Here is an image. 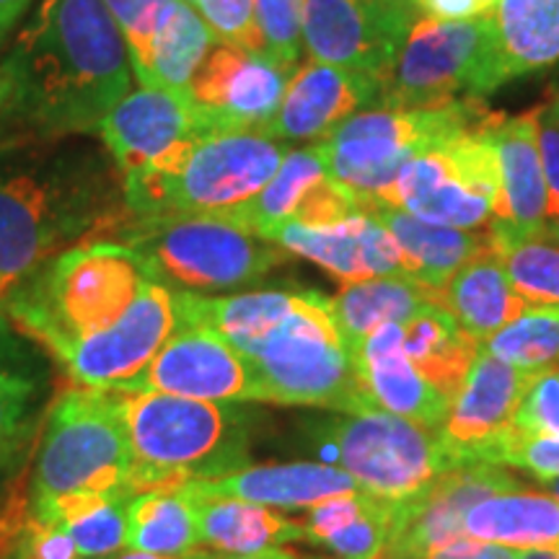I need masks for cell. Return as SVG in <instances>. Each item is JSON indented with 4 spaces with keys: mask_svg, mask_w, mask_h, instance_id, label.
I'll list each match as a JSON object with an SVG mask.
<instances>
[{
    "mask_svg": "<svg viewBox=\"0 0 559 559\" xmlns=\"http://www.w3.org/2000/svg\"><path fill=\"white\" fill-rule=\"evenodd\" d=\"M262 45L272 60L293 70L304 45V0H254Z\"/></svg>",
    "mask_w": 559,
    "mask_h": 559,
    "instance_id": "obj_40",
    "label": "cell"
},
{
    "mask_svg": "<svg viewBox=\"0 0 559 559\" xmlns=\"http://www.w3.org/2000/svg\"><path fill=\"white\" fill-rule=\"evenodd\" d=\"M487 94L559 60V0H498L489 11Z\"/></svg>",
    "mask_w": 559,
    "mask_h": 559,
    "instance_id": "obj_27",
    "label": "cell"
},
{
    "mask_svg": "<svg viewBox=\"0 0 559 559\" xmlns=\"http://www.w3.org/2000/svg\"><path fill=\"white\" fill-rule=\"evenodd\" d=\"M464 534L510 549L559 547V500L523 487L489 495L466 513Z\"/></svg>",
    "mask_w": 559,
    "mask_h": 559,
    "instance_id": "obj_31",
    "label": "cell"
},
{
    "mask_svg": "<svg viewBox=\"0 0 559 559\" xmlns=\"http://www.w3.org/2000/svg\"><path fill=\"white\" fill-rule=\"evenodd\" d=\"M192 498L198 502L200 544L221 555H257L290 542H306L304 523L275 508L228 498H202L194 492Z\"/></svg>",
    "mask_w": 559,
    "mask_h": 559,
    "instance_id": "obj_30",
    "label": "cell"
},
{
    "mask_svg": "<svg viewBox=\"0 0 559 559\" xmlns=\"http://www.w3.org/2000/svg\"><path fill=\"white\" fill-rule=\"evenodd\" d=\"M277 247L304 257L330 272L340 285L362 280L404 275V264L394 239L376 215L360 213L332 226H298L288 223L275 234Z\"/></svg>",
    "mask_w": 559,
    "mask_h": 559,
    "instance_id": "obj_22",
    "label": "cell"
},
{
    "mask_svg": "<svg viewBox=\"0 0 559 559\" xmlns=\"http://www.w3.org/2000/svg\"><path fill=\"white\" fill-rule=\"evenodd\" d=\"M288 148L260 132L205 130L122 177L132 218L223 215L260 194Z\"/></svg>",
    "mask_w": 559,
    "mask_h": 559,
    "instance_id": "obj_5",
    "label": "cell"
},
{
    "mask_svg": "<svg viewBox=\"0 0 559 559\" xmlns=\"http://www.w3.org/2000/svg\"><path fill=\"white\" fill-rule=\"evenodd\" d=\"M73 492L124 502L138 495L130 443L111 391L70 389L47 412L29 506Z\"/></svg>",
    "mask_w": 559,
    "mask_h": 559,
    "instance_id": "obj_9",
    "label": "cell"
},
{
    "mask_svg": "<svg viewBox=\"0 0 559 559\" xmlns=\"http://www.w3.org/2000/svg\"><path fill=\"white\" fill-rule=\"evenodd\" d=\"M428 559H519V549L479 542L464 534L459 539L440 544L438 549L430 551Z\"/></svg>",
    "mask_w": 559,
    "mask_h": 559,
    "instance_id": "obj_47",
    "label": "cell"
},
{
    "mask_svg": "<svg viewBox=\"0 0 559 559\" xmlns=\"http://www.w3.org/2000/svg\"><path fill=\"white\" fill-rule=\"evenodd\" d=\"M218 45L262 52V32L257 24L254 0H200L194 5Z\"/></svg>",
    "mask_w": 559,
    "mask_h": 559,
    "instance_id": "obj_42",
    "label": "cell"
},
{
    "mask_svg": "<svg viewBox=\"0 0 559 559\" xmlns=\"http://www.w3.org/2000/svg\"><path fill=\"white\" fill-rule=\"evenodd\" d=\"M130 52L102 0H41L3 60L5 99L41 132L99 130L130 94Z\"/></svg>",
    "mask_w": 559,
    "mask_h": 559,
    "instance_id": "obj_2",
    "label": "cell"
},
{
    "mask_svg": "<svg viewBox=\"0 0 559 559\" xmlns=\"http://www.w3.org/2000/svg\"><path fill=\"white\" fill-rule=\"evenodd\" d=\"M492 239L515 293L531 306H559V241L547 236H500L495 230Z\"/></svg>",
    "mask_w": 559,
    "mask_h": 559,
    "instance_id": "obj_36",
    "label": "cell"
},
{
    "mask_svg": "<svg viewBox=\"0 0 559 559\" xmlns=\"http://www.w3.org/2000/svg\"><path fill=\"white\" fill-rule=\"evenodd\" d=\"M417 11L436 21H469L487 16L479 0H417Z\"/></svg>",
    "mask_w": 559,
    "mask_h": 559,
    "instance_id": "obj_48",
    "label": "cell"
},
{
    "mask_svg": "<svg viewBox=\"0 0 559 559\" xmlns=\"http://www.w3.org/2000/svg\"><path fill=\"white\" fill-rule=\"evenodd\" d=\"M487 464L515 466L539 481L555 479L559 477V440L526 438L510 428L487 453Z\"/></svg>",
    "mask_w": 559,
    "mask_h": 559,
    "instance_id": "obj_44",
    "label": "cell"
},
{
    "mask_svg": "<svg viewBox=\"0 0 559 559\" xmlns=\"http://www.w3.org/2000/svg\"><path fill=\"white\" fill-rule=\"evenodd\" d=\"M415 19L379 0H304V45L313 62L381 83Z\"/></svg>",
    "mask_w": 559,
    "mask_h": 559,
    "instance_id": "obj_13",
    "label": "cell"
},
{
    "mask_svg": "<svg viewBox=\"0 0 559 559\" xmlns=\"http://www.w3.org/2000/svg\"><path fill=\"white\" fill-rule=\"evenodd\" d=\"M213 45V32L200 13L185 0H171L153 34L148 70L140 83L148 88H190Z\"/></svg>",
    "mask_w": 559,
    "mask_h": 559,
    "instance_id": "obj_35",
    "label": "cell"
},
{
    "mask_svg": "<svg viewBox=\"0 0 559 559\" xmlns=\"http://www.w3.org/2000/svg\"><path fill=\"white\" fill-rule=\"evenodd\" d=\"M16 555L21 559H83L68 528L26 519Z\"/></svg>",
    "mask_w": 559,
    "mask_h": 559,
    "instance_id": "obj_46",
    "label": "cell"
},
{
    "mask_svg": "<svg viewBox=\"0 0 559 559\" xmlns=\"http://www.w3.org/2000/svg\"><path fill=\"white\" fill-rule=\"evenodd\" d=\"M153 280L148 264L122 241H86L45 262L5 300L13 321L62 360L107 332Z\"/></svg>",
    "mask_w": 559,
    "mask_h": 559,
    "instance_id": "obj_3",
    "label": "cell"
},
{
    "mask_svg": "<svg viewBox=\"0 0 559 559\" xmlns=\"http://www.w3.org/2000/svg\"><path fill=\"white\" fill-rule=\"evenodd\" d=\"M519 559H559V547H539V549H519Z\"/></svg>",
    "mask_w": 559,
    "mask_h": 559,
    "instance_id": "obj_51",
    "label": "cell"
},
{
    "mask_svg": "<svg viewBox=\"0 0 559 559\" xmlns=\"http://www.w3.org/2000/svg\"><path fill=\"white\" fill-rule=\"evenodd\" d=\"M187 487L202 498H228L257 502V506L298 510L313 508L334 495L355 492L358 481L337 466L321 461H293V464H260L210 481H190Z\"/></svg>",
    "mask_w": 559,
    "mask_h": 559,
    "instance_id": "obj_25",
    "label": "cell"
},
{
    "mask_svg": "<svg viewBox=\"0 0 559 559\" xmlns=\"http://www.w3.org/2000/svg\"><path fill=\"white\" fill-rule=\"evenodd\" d=\"M205 130L190 88L148 86L124 96L99 124V135L122 177L145 169L174 145Z\"/></svg>",
    "mask_w": 559,
    "mask_h": 559,
    "instance_id": "obj_20",
    "label": "cell"
},
{
    "mask_svg": "<svg viewBox=\"0 0 559 559\" xmlns=\"http://www.w3.org/2000/svg\"><path fill=\"white\" fill-rule=\"evenodd\" d=\"M304 436L321 464L347 472L362 492L389 506H402L461 466L440 430L383 409L311 419Z\"/></svg>",
    "mask_w": 559,
    "mask_h": 559,
    "instance_id": "obj_7",
    "label": "cell"
},
{
    "mask_svg": "<svg viewBox=\"0 0 559 559\" xmlns=\"http://www.w3.org/2000/svg\"><path fill=\"white\" fill-rule=\"evenodd\" d=\"M379 94V83L324 62H306L290 75L277 115L264 130L272 140L319 143Z\"/></svg>",
    "mask_w": 559,
    "mask_h": 559,
    "instance_id": "obj_23",
    "label": "cell"
},
{
    "mask_svg": "<svg viewBox=\"0 0 559 559\" xmlns=\"http://www.w3.org/2000/svg\"><path fill=\"white\" fill-rule=\"evenodd\" d=\"M383 223L400 249L404 275L417 280L419 285L438 293L466 262L495 249L492 230L487 228H449L419 221L400 207L368 210Z\"/></svg>",
    "mask_w": 559,
    "mask_h": 559,
    "instance_id": "obj_26",
    "label": "cell"
},
{
    "mask_svg": "<svg viewBox=\"0 0 559 559\" xmlns=\"http://www.w3.org/2000/svg\"><path fill=\"white\" fill-rule=\"evenodd\" d=\"M436 306L449 311L469 337L487 342L528 309L510 283L498 251L489 249L474 257L436 293Z\"/></svg>",
    "mask_w": 559,
    "mask_h": 559,
    "instance_id": "obj_28",
    "label": "cell"
},
{
    "mask_svg": "<svg viewBox=\"0 0 559 559\" xmlns=\"http://www.w3.org/2000/svg\"><path fill=\"white\" fill-rule=\"evenodd\" d=\"M536 120L539 109H531L519 117H498L492 124L500 198L489 228L500 236H542L547 223V181Z\"/></svg>",
    "mask_w": 559,
    "mask_h": 559,
    "instance_id": "obj_24",
    "label": "cell"
},
{
    "mask_svg": "<svg viewBox=\"0 0 559 559\" xmlns=\"http://www.w3.org/2000/svg\"><path fill=\"white\" fill-rule=\"evenodd\" d=\"M117 230L122 243L143 257L156 283L200 296L247 288L290 257L223 215L132 218Z\"/></svg>",
    "mask_w": 559,
    "mask_h": 559,
    "instance_id": "obj_8",
    "label": "cell"
},
{
    "mask_svg": "<svg viewBox=\"0 0 559 559\" xmlns=\"http://www.w3.org/2000/svg\"><path fill=\"white\" fill-rule=\"evenodd\" d=\"M115 223L120 213L94 177L0 158V306L66 243Z\"/></svg>",
    "mask_w": 559,
    "mask_h": 559,
    "instance_id": "obj_6",
    "label": "cell"
},
{
    "mask_svg": "<svg viewBox=\"0 0 559 559\" xmlns=\"http://www.w3.org/2000/svg\"><path fill=\"white\" fill-rule=\"evenodd\" d=\"M32 0H0V39L11 32V26L29 9Z\"/></svg>",
    "mask_w": 559,
    "mask_h": 559,
    "instance_id": "obj_49",
    "label": "cell"
},
{
    "mask_svg": "<svg viewBox=\"0 0 559 559\" xmlns=\"http://www.w3.org/2000/svg\"><path fill=\"white\" fill-rule=\"evenodd\" d=\"M293 70L267 52L218 45L207 55L190 83V94L207 130L260 132L277 115Z\"/></svg>",
    "mask_w": 559,
    "mask_h": 559,
    "instance_id": "obj_15",
    "label": "cell"
},
{
    "mask_svg": "<svg viewBox=\"0 0 559 559\" xmlns=\"http://www.w3.org/2000/svg\"><path fill=\"white\" fill-rule=\"evenodd\" d=\"M379 3L389 5V9H394V11L407 13V16H415V11H417V0H379Z\"/></svg>",
    "mask_w": 559,
    "mask_h": 559,
    "instance_id": "obj_52",
    "label": "cell"
},
{
    "mask_svg": "<svg viewBox=\"0 0 559 559\" xmlns=\"http://www.w3.org/2000/svg\"><path fill=\"white\" fill-rule=\"evenodd\" d=\"M198 544V502L185 487L143 489L128 502V549L187 559Z\"/></svg>",
    "mask_w": 559,
    "mask_h": 559,
    "instance_id": "obj_33",
    "label": "cell"
},
{
    "mask_svg": "<svg viewBox=\"0 0 559 559\" xmlns=\"http://www.w3.org/2000/svg\"><path fill=\"white\" fill-rule=\"evenodd\" d=\"M174 296L181 324L218 334L241 355L262 402L330 412L376 409L362 394L330 298L321 293L174 290Z\"/></svg>",
    "mask_w": 559,
    "mask_h": 559,
    "instance_id": "obj_1",
    "label": "cell"
},
{
    "mask_svg": "<svg viewBox=\"0 0 559 559\" xmlns=\"http://www.w3.org/2000/svg\"><path fill=\"white\" fill-rule=\"evenodd\" d=\"M536 130H539L544 181H547V223L542 236L559 241V122L549 107H539Z\"/></svg>",
    "mask_w": 559,
    "mask_h": 559,
    "instance_id": "obj_45",
    "label": "cell"
},
{
    "mask_svg": "<svg viewBox=\"0 0 559 559\" xmlns=\"http://www.w3.org/2000/svg\"><path fill=\"white\" fill-rule=\"evenodd\" d=\"M549 109H551V115H555L557 122H559V99L555 104H549Z\"/></svg>",
    "mask_w": 559,
    "mask_h": 559,
    "instance_id": "obj_56",
    "label": "cell"
},
{
    "mask_svg": "<svg viewBox=\"0 0 559 559\" xmlns=\"http://www.w3.org/2000/svg\"><path fill=\"white\" fill-rule=\"evenodd\" d=\"M0 559H21V557L16 555V549H13V551H11V555H5V557H0Z\"/></svg>",
    "mask_w": 559,
    "mask_h": 559,
    "instance_id": "obj_58",
    "label": "cell"
},
{
    "mask_svg": "<svg viewBox=\"0 0 559 559\" xmlns=\"http://www.w3.org/2000/svg\"><path fill=\"white\" fill-rule=\"evenodd\" d=\"M117 391H153L202 402H262L254 376L218 334L179 324L148 368Z\"/></svg>",
    "mask_w": 559,
    "mask_h": 559,
    "instance_id": "obj_16",
    "label": "cell"
},
{
    "mask_svg": "<svg viewBox=\"0 0 559 559\" xmlns=\"http://www.w3.org/2000/svg\"><path fill=\"white\" fill-rule=\"evenodd\" d=\"M37 404V376L0 355V466L11 464L32 436Z\"/></svg>",
    "mask_w": 559,
    "mask_h": 559,
    "instance_id": "obj_38",
    "label": "cell"
},
{
    "mask_svg": "<svg viewBox=\"0 0 559 559\" xmlns=\"http://www.w3.org/2000/svg\"><path fill=\"white\" fill-rule=\"evenodd\" d=\"M185 3H187V5H192V9H194V5H198L200 0H185Z\"/></svg>",
    "mask_w": 559,
    "mask_h": 559,
    "instance_id": "obj_59",
    "label": "cell"
},
{
    "mask_svg": "<svg viewBox=\"0 0 559 559\" xmlns=\"http://www.w3.org/2000/svg\"><path fill=\"white\" fill-rule=\"evenodd\" d=\"M487 117L472 99L440 109L360 111L319 140L317 148L330 177L368 213L383 205L394 179L412 158Z\"/></svg>",
    "mask_w": 559,
    "mask_h": 559,
    "instance_id": "obj_10",
    "label": "cell"
},
{
    "mask_svg": "<svg viewBox=\"0 0 559 559\" xmlns=\"http://www.w3.org/2000/svg\"><path fill=\"white\" fill-rule=\"evenodd\" d=\"M370 407L425 428H443L451 400L432 386L404 353V324H383L349 353Z\"/></svg>",
    "mask_w": 559,
    "mask_h": 559,
    "instance_id": "obj_21",
    "label": "cell"
},
{
    "mask_svg": "<svg viewBox=\"0 0 559 559\" xmlns=\"http://www.w3.org/2000/svg\"><path fill=\"white\" fill-rule=\"evenodd\" d=\"M495 120L498 117L489 115L485 122L412 158L394 179L383 205L400 207L436 226L487 228L500 198Z\"/></svg>",
    "mask_w": 559,
    "mask_h": 559,
    "instance_id": "obj_11",
    "label": "cell"
},
{
    "mask_svg": "<svg viewBox=\"0 0 559 559\" xmlns=\"http://www.w3.org/2000/svg\"><path fill=\"white\" fill-rule=\"evenodd\" d=\"M531 370L515 368L479 347L464 386L453 396L440 438L461 466L487 464V453L513 428L528 383Z\"/></svg>",
    "mask_w": 559,
    "mask_h": 559,
    "instance_id": "obj_19",
    "label": "cell"
},
{
    "mask_svg": "<svg viewBox=\"0 0 559 559\" xmlns=\"http://www.w3.org/2000/svg\"><path fill=\"white\" fill-rule=\"evenodd\" d=\"M111 13V19L120 26L124 41H128L130 66L138 81L148 70L153 34L164 11L169 9L171 0H102Z\"/></svg>",
    "mask_w": 559,
    "mask_h": 559,
    "instance_id": "obj_41",
    "label": "cell"
},
{
    "mask_svg": "<svg viewBox=\"0 0 559 559\" xmlns=\"http://www.w3.org/2000/svg\"><path fill=\"white\" fill-rule=\"evenodd\" d=\"M521 487L498 464H466L445 472L428 489L394 508V526L381 559H428L440 544L464 536L466 513L479 500Z\"/></svg>",
    "mask_w": 559,
    "mask_h": 559,
    "instance_id": "obj_17",
    "label": "cell"
},
{
    "mask_svg": "<svg viewBox=\"0 0 559 559\" xmlns=\"http://www.w3.org/2000/svg\"><path fill=\"white\" fill-rule=\"evenodd\" d=\"M355 213H360L358 202L330 177L319 148L311 145L288 151L270 185L241 207L223 213V218L272 241L288 223L311 228L332 226Z\"/></svg>",
    "mask_w": 559,
    "mask_h": 559,
    "instance_id": "obj_18",
    "label": "cell"
},
{
    "mask_svg": "<svg viewBox=\"0 0 559 559\" xmlns=\"http://www.w3.org/2000/svg\"><path fill=\"white\" fill-rule=\"evenodd\" d=\"M513 430L526 438L559 440V366L536 370L515 412Z\"/></svg>",
    "mask_w": 559,
    "mask_h": 559,
    "instance_id": "obj_43",
    "label": "cell"
},
{
    "mask_svg": "<svg viewBox=\"0 0 559 559\" xmlns=\"http://www.w3.org/2000/svg\"><path fill=\"white\" fill-rule=\"evenodd\" d=\"M5 99V88H3V81H0V104Z\"/></svg>",
    "mask_w": 559,
    "mask_h": 559,
    "instance_id": "obj_57",
    "label": "cell"
},
{
    "mask_svg": "<svg viewBox=\"0 0 559 559\" xmlns=\"http://www.w3.org/2000/svg\"><path fill=\"white\" fill-rule=\"evenodd\" d=\"M128 502L102 500L62 526L83 559H109L128 549Z\"/></svg>",
    "mask_w": 559,
    "mask_h": 559,
    "instance_id": "obj_39",
    "label": "cell"
},
{
    "mask_svg": "<svg viewBox=\"0 0 559 559\" xmlns=\"http://www.w3.org/2000/svg\"><path fill=\"white\" fill-rule=\"evenodd\" d=\"M481 347L531 373L559 366V306H528Z\"/></svg>",
    "mask_w": 559,
    "mask_h": 559,
    "instance_id": "obj_37",
    "label": "cell"
},
{
    "mask_svg": "<svg viewBox=\"0 0 559 559\" xmlns=\"http://www.w3.org/2000/svg\"><path fill=\"white\" fill-rule=\"evenodd\" d=\"M109 559H164V557H156V555H145V551H132V549H124L120 555L109 557Z\"/></svg>",
    "mask_w": 559,
    "mask_h": 559,
    "instance_id": "obj_53",
    "label": "cell"
},
{
    "mask_svg": "<svg viewBox=\"0 0 559 559\" xmlns=\"http://www.w3.org/2000/svg\"><path fill=\"white\" fill-rule=\"evenodd\" d=\"M347 353L383 324H407L417 311L436 304V293L407 275H389L342 285L330 298Z\"/></svg>",
    "mask_w": 559,
    "mask_h": 559,
    "instance_id": "obj_32",
    "label": "cell"
},
{
    "mask_svg": "<svg viewBox=\"0 0 559 559\" xmlns=\"http://www.w3.org/2000/svg\"><path fill=\"white\" fill-rule=\"evenodd\" d=\"M544 485H547L549 492L555 495V498L559 500V477H555V479H544Z\"/></svg>",
    "mask_w": 559,
    "mask_h": 559,
    "instance_id": "obj_54",
    "label": "cell"
},
{
    "mask_svg": "<svg viewBox=\"0 0 559 559\" xmlns=\"http://www.w3.org/2000/svg\"><path fill=\"white\" fill-rule=\"evenodd\" d=\"M479 347V342L469 337L456 324V319L436 304L425 306L404 324V353H407V358L451 402L464 386Z\"/></svg>",
    "mask_w": 559,
    "mask_h": 559,
    "instance_id": "obj_34",
    "label": "cell"
},
{
    "mask_svg": "<svg viewBox=\"0 0 559 559\" xmlns=\"http://www.w3.org/2000/svg\"><path fill=\"white\" fill-rule=\"evenodd\" d=\"M489 13L469 21L417 19L379 83L381 109H440L459 94H487Z\"/></svg>",
    "mask_w": 559,
    "mask_h": 559,
    "instance_id": "obj_12",
    "label": "cell"
},
{
    "mask_svg": "<svg viewBox=\"0 0 559 559\" xmlns=\"http://www.w3.org/2000/svg\"><path fill=\"white\" fill-rule=\"evenodd\" d=\"M179 324L174 290L151 280L115 326L81 342L60 362L79 386L117 391L148 368Z\"/></svg>",
    "mask_w": 559,
    "mask_h": 559,
    "instance_id": "obj_14",
    "label": "cell"
},
{
    "mask_svg": "<svg viewBox=\"0 0 559 559\" xmlns=\"http://www.w3.org/2000/svg\"><path fill=\"white\" fill-rule=\"evenodd\" d=\"M394 508L362 489L334 495L306 513V542L324 547L334 559H381L386 551Z\"/></svg>",
    "mask_w": 559,
    "mask_h": 559,
    "instance_id": "obj_29",
    "label": "cell"
},
{
    "mask_svg": "<svg viewBox=\"0 0 559 559\" xmlns=\"http://www.w3.org/2000/svg\"><path fill=\"white\" fill-rule=\"evenodd\" d=\"M218 559H298V557L290 555V551H283V549H267V551H257V555H226Z\"/></svg>",
    "mask_w": 559,
    "mask_h": 559,
    "instance_id": "obj_50",
    "label": "cell"
},
{
    "mask_svg": "<svg viewBox=\"0 0 559 559\" xmlns=\"http://www.w3.org/2000/svg\"><path fill=\"white\" fill-rule=\"evenodd\" d=\"M479 5L485 9V13H489L495 9V5H498V0H479Z\"/></svg>",
    "mask_w": 559,
    "mask_h": 559,
    "instance_id": "obj_55",
    "label": "cell"
},
{
    "mask_svg": "<svg viewBox=\"0 0 559 559\" xmlns=\"http://www.w3.org/2000/svg\"><path fill=\"white\" fill-rule=\"evenodd\" d=\"M111 394L130 443L135 492L221 479L251 464V417L239 404L153 391Z\"/></svg>",
    "mask_w": 559,
    "mask_h": 559,
    "instance_id": "obj_4",
    "label": "cell"
}]
</instances>
